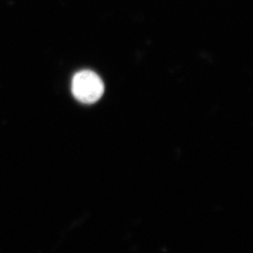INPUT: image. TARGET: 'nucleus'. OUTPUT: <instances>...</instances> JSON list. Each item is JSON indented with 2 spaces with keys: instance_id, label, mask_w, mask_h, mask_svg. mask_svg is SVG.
Wrapping results in <instances>:
<instances>
[{
  "instance_id": "1",
  "label": "nucleus",
  "mask_w": 253,
  "mask_h": 253,
  "mask_svg": "<svg viewBox=\"0 0 253 253\" xmlns=\"http://www.w3.org/2000/svg\"><path fill=\"white\" fill-rule=\"evenodd\" d=\"M72 90L73 96L79 101L91 104L101 98L104 85L98 74L91 71H82L74 75Z\"/></svg>"
}]
</instances>
